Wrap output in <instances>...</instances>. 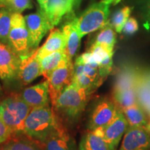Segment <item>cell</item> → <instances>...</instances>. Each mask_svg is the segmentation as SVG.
<instances>
[{
  "instance_id": "obj_1",
  "label": "cell",
  "mask_w": 150,
  "mask_h": 150,
  "mask_svg": "<svg viewBox=\"0 0 150 150\" xmlns=\"http://www.w3.org/2000/svg\"><path fill=\"white\" fill-rule=\"evenodd\" d=\"M60 124L59 117L50 106L31 108L24 121L22 134L42 145Z\"/></svg>"
},
{
  "instance_id": "obj_2",
  "label": "cell",
  "mask_w": 150,
  "mask_h": 150,
  "mask_svg": "<svg viewBox=\"0 0 150 150\" xmlns=\"http://www.w3.org/2000/svg\"><path fill=\"white\" fill-rule=\"evenodd\" d=\"M91 95L89 91L71 82L60 94L52 108L58 117L61 116L69 122L75 121L85 110Z\"/></svg>"
},
{
  "instance_id": "obj_3",
  "label": "cell",
  "mask_w": 150,
  "mask_h": 150,
  "mask_svg": "<svg viewBox=\"0 0 150 150\" xmlns=\"http://www.w3.org/2000/svg\"><path fill=\"white\" fill-rule=\"evenodd\" d=\"M31 108L20 95H13L0 102V119L13 134H22L24 123Z\"/></svg>"
},
{
  "instance_id": "obj_4",
  "label": "cell",
  "mask_w": 150,
  "mask_h": 150,
  "mask_svg": "<svg viewBox=\"0 0 150 150\" xmlns=\"http://www.w3.org/2000/svg\"><path fill=\"white\" fill-rule=\"evenodd\" d=\"M109 5L101 1L89 7L79 18L72 19L81 37L102 29L108 23Z\"/></svg>"
},
{
  "instance_id": "obj_5",
  "label": "cell",
  "mask_w": 150,
  "mask_h": 150,
  "mask_svg": "<svg viewBox=\"0 0 150 150\" xmlns=\"http://www.w3.org/2000/svg\"><path fill=\"white\" fill-rule=\"evenodd\" d=\"M11 22L8 45L21 57L29 55L33 51L29 46V33L25 19L20 13H13Z\"/></svg>"
},
{
  "instance_id": "obj_6",
  "label": "cell",
  "mask_w": 150,
  "mask_h": 150,
  "mask_svg": "<svg viewBox=\"0 0 150 150\" xmlns=\"http://www.w3.org/2000/svg\"><path fill=\"white\" fill-rule=\"evenodd\" d=\"M74 73L72 60L67 59L47 76L50 101L53 105L62 91L71 83Z\"/></svg>"
},
{
  "instance_id": "obj_7",
  "label": "cell",
  "mask_w": 150,
  "mask_h": 150,
  "mask_svg": "<svg viewBox=\"0 0 150 150\" xmlns=\"http://www.w3.org/2000/svg\"><path fill=\"white\" fill-rule=\"evenodd\" d=\"M129 128V124L122 110L117 108L115 117L107 125L93 130L101 136L110 150H117L120 142Z\"/></svg>"
},
{
  "instance_id": "obj_8",
  "label": "cell",
  "mask_w": 150,
  "mask_h": 150,
  "mask_svg": "<svg viewBox=\"0 0 150 150\" xmlns=\"http://www.w3.org/2000/svg\"><path fill=\"white\" fill-rule=\"evenodd\" d=\"M29 33V46L33 51L38 47L42 38L49 30L53 29L45 14L40 10L24 18Z\"/></svg>"
},
{
  "instance_id": "obj_9",
  "label": "cell",
  "mask_w": 150,
  "mask_h": 150,
  "mask_svg": "<svg viewBox=\"0 0 150 150\" xmlns=\"http://www.w3.org/2000/svg\"><path fill=\"white\" fill-rule=\"evenodd\" d=\"M117 108L112 98L101 99L94 106L90 115L89 130L93 131L107 125L115 117Z\"/></svg>"
},
{
  "instance_id": "obj_10",
  "label": "cell",
  "mask_w": 150,
  "mask_h": 150,
  "mask_svg": "<svg viewBox=\"0 0 150 150\" xmlns=\"http://www.w3.org/2000/svg\"><path fill=\"white\" fill-rule=\"evenodd\" d=\"M21 56L8 45L0 42V78L4 82L18 79Z\"/></svg>"
},
{
  "instance_id": "obj_11",
  "label": "cell",
  "mask_w": 150,
  "mask_h": 150,
  "mask_svg": "<svg viewBox=\"0 0 150 150\" xmlns=\"http://www.w3.org/2000/svg\"><path fill=\"white\" fill-rule=\"evenodd\" d=\"M119 150H150V131L145 127H129Z\"/></svg>"
},
{
  "instance_id": "obj_12",
  "label": "cell",
  "mask_w": 150,
  "mask_h": 150,
  "mask_svg": "<svg viewBox=\"0 0 150 150\" xmlns=\"http://www.w3.org/2000/svg\"><path fill=\"white\" fill-rule=\"evenodd\" d=\"M20 97L31 108L50 106V97L47 81L25 88Z\"/></svg>"
},
{
  "instance_id": "obj_13",
  "label": "cell",
  "mask_w": 150,
  "mask_h": 150,
  "mask_svg": "<svg viewBox=\"0 0 150 150\" xmlns=\"http://www.w3.org/2000/svg\"><path fill=\"white\" fill-rule=\"evenodd\" d=\"M42 145L45 150H77L74 139L61 123L52 131Z\"/></svg>"
},
{
  "instance_id": "obj_14",
  "label": "cell",
  "mask_w": 150,
  "mask_h": 150,
  "mask_svg": "<svg viewBox=\"0 0 150 150\" xmlns=\"http://www.w3.org/2000/svg\"><path fill=\"white\" fill-rule=\"evenodd\" d=\"M42 75L40 59L37 56V50L29 55L21 57L18 76L23 84H29Z\"/></svg>"
},
{
  "instance_id": "obj_15",
  "label": "cell",
  "mask_w": 150,
  "mask_h": 150,
  "mask_svg": "<svg viewBox=\"0 0 150 150\" xmlns=\"http://www.w3.org/2000/svg\"><path fill=\"white\" fill-rule=\"evenodd\" d=\"M140 72V68L135 67L134 65H124L117 73L112 92L135 88Z\"/></svg>"
},
{
  "instance_id": "obj_16",
  "label": "cell",
  "mask_w": 150,
  "mask_h": 150,
  "mask_svg": "<svg viewBox=\"0 0 150 150\" xmlns=\"http://www.w3.org/2000/svg\"><path fill=\"white\" fill-rule=\"evenodd\" d=\"M65 37L64 33L58 29H51L50 35L41 47L37 49V56L42 59L49 54L59 51H64Z\"/></svg>"
},
{
  "instance_id": "obj_17",
  "label": "cell",
  "mask_w": 150,
  "mask_h": 150,
  "mask_svg": "<svg viewBox=\"0 0 150 150\" xmlns=\"http://www.w3.org/2000/svg\"><path fill=\"white\" fill-rule=\"evenodd\" d=\"M72 11L69 0H49L45 14L54 28L59 23L63 16Z\"/></svg>"
},
{
  "instance_id": "obj_18",
  "label": "cell",
  "mask_w": 150,
  "mask_h": 150,
  "mask_svg": "<svg viewBox=\"0 0 150 150\" xmlns=\"http://www.w3.org/2000/svg\"><path fill=\"white\" fill-rule=\"evenodd\" d=\"M65 37V47L64 52L69 59L72 60L76 55L80 47L81 38L77 29L75 27L73 20L68 22L63 26L62 29Z\"/></svg>"
},
{
  "instance_id": "obj_19",
  "label": "cell",
  "mask_w": 150,
  "mask_h": 150,
  "mask_svg": "<svg viewBox=\"0 0 150 150\" xmlns=\"http://www.w3.org/2000/svg\"><path fill=\"white\" fill-rule=\"evenodd\" d=\"M0 150H45L40 143L29 138L17 136L6 141Z\"/></svg>"
},
{
  "instance_id": "obj_20",
  "label": "cell",
  "mask_w": 150,
  "mask_h": 150,
  "mask_svg": "<svg viewBox=\"0 0 150 150\" xmlns=\"http://www.w3.org/2000/svg\"><path fill=\"white\" fill-rule=\"evenodd\" d=\"M122 111L126 117L129 127H140L147 125L148 122L145 111L138 104L124 108Z\"/></svg>"
},
{
  "instance_id": "obj_21",
  "label": "cell",
  "mask_w": 150,
  "mask_h": 150,
  "mask_svg": "<svg viewBox=\"0 0 150 150\" xmlns=\"http://www.w3.org/2000/svg\"><path fill=\"white\" fill-rule=\"evenodd\" d=\"M79 150H110L101 136L95 131H88L82 136Z\"/></svg>"
},
{
  "instance_id": "obj_22",
  "label": "cell",
  "mask_w": 150,
  "mask_h": 150,
  "mask_svg": "<svg viewBox=\"0 0 150 150\" xmlns=\"http://www.w3.org/2000/svg\"><path fill=\"white\" fill-rule=\"evenodd\" d=\"M67 59L69 58L66 56L64 51L54 52L40 59L41 74L46 78L52 71L59 67Z\"/></svg>"
},
{
  "instance_id": "obj_23",
  "label": "cell",
  "mask_w": 150,
  "mask_h": 150,
  "mask_svg": "<svg viewBox=\"0 0 150 150\" xmlns=\"http://www.w3.org/2000/svg\"><path fill=\"white\" fill-rule=\"evenodd\" d=\"M116 42V33L115 29L108 21L106 26L101 29L97 33L92 45H102L110 52H113V48Z\"/></svg>"
},
{
  "instance_id": "obj_24",
  "label": "cell",
  "mask_w": 150,
  "mask_h": 150,
  "mask_svg": "<svg viewBox=\"0 0 150 150\" xmlns=\"http://www.w3.org/2000/svg\"><path fill=\"white\" fill-rule=\"evenodd\" d=\"M116 106L121 110L132 105L138 104L136 88L112 92V97Z\"/></svg>"
},
{
  "instance_id": "obj_25",
  "label": "cell",
  "mask_w": 150,
  "mask_h": 150,
  "mask_svg": "<svg viewBox=\"0 0 150 150\" xmlns=\"http://www.w3.org/2000/svg\"><path fill=\"white\" fill-rule=\"evenodd\" d=\"M135 88L138 104L150 116V87L140 79V74Z\"/></svg>"
},
{
  "instance_id": "obj_26",
  "label": "cell",
  "mask_w": 150,
  "mask_h": 150,
  "mask_svg": "<svg viewBox=\"0 0 150 150\" xmlns=\"http://www.w3.org/2000/svg\"><path fill=\"white\" fill-rule=\"evenodd\" d=\"M13 13L4 7L0 8V42L8 45Z\"/></svg>"
},
{
  "instance_id": "obj_27",
  "label": "cell",
  "mask_w": 150,
  "mask_h": 150,
  "mask_svg": "<svg viewBox=\"0 0 150 150\" xmlns=\"http://www.w3.org/2000/svg\"><path fill=\"white\" fill-rule=\"evenodd\" d=\"M132 8L129 6H125L120 10L116 11L112 16L110 23L112 28L117 33H121L122 31L123 27L126 23L130 16Z\"/></svg>"
},
{
  "instance_id": "obj_28",
  "label": "cell",
  "mask_w": 150,
  "mask_h": 150,
  "mask_svg": "<svg viewBox=\"0 0 150 150\" xmlns=\"http://www.w3.org/2000/svg\"><path fill=\"white\" fill-rule=\"evenodd\" d=\"M0 5L1 8H6L12 13H20L25 9L32 8L30 0H0Z\"/></svg>"
},
{
  "instance_id": "obj_29",
  "label": "cell",
  "mask_w": 150,
  "mask_h": 150,
  "mask_svg": "<svg viewBox=\"0 0 150 150\" xmlns=\"http://www.w3.org/2000/svg\"><path fill=\"white\" fill-rule=\"evenodd\" d=\"M138 30V24L134 18H129L124 25L122 32L126 35H132Z\"/></svg>"
},
{
  "instance_id": "obj_30",
  "label": "cell",
  "mask_w": 150,
  "mask_h": 150,
  "mask_svg": "<svg viewBox=\"0 0 150 150\" xmlns=\"http://www.w3.org/2000/svg\"><path fill=\"white\" fill-rule=\"evenodd\" d=\"M12 135L13 134L10 131V129L0 119V145L4 143L6 141H7Z\"/></svg>"
},
{
  "instance_id": "obj_31",
  "label": "cell",
  "mask_w": 150,
  "mask_h": 150,
  "mask_svg": "<svg viewBox=\"0 0 150 150\" xmlns=\"http://www.w3.org/2000/svg\"><path fill=\"white\" fill-rule=\"evenodd\" d=\"M145 11V22L144 26L146 29L150 30V0H147Z\"/></svg>"
},
{
  "instance_id": "obj_32",
  "label": "cell",
  "mask_w": 150,
  "mask_h": 150,
  "mask_svg": "<svg viewBox=\"0 0 150 150\" xmlns=\"http://www.w3.org/2000/svg\"><path fill=\"white\" fill-rule=\"evenodd\" d=\"M140 77L150 87V70L140 69Z\"/></svg>"
},
{
  "instance_id": "obj_33",
  "label": "cell",
  "mask_w": 150,
  "mask_h": 150,
  "mask_svg": "<svg viewBox=\"0 0 150 150\" xmlns=\"http://www.w3.org/2000/svg\"><path fill=\"white\" fill-rule=\"evenodd\" d=\"M49 0H38V2L40 4V10L42 11V12L45 13L46 10H47V6Z\"/></svg>"
},
{
  "instance_id": "obj_34",
  "label": "cell",
  "mask_w": 150,
  "mask_h": 150,
  "mask_svg": "<svg viewBox=\"0 0 150 150\" xmlns=\"http://www.w3.org/2000/svg\"><path fill=\"white\" fill-rule=\"evenodd\" d=\"M121 0H102V1H103L104 3L106 4H108V5H110V4H112L113 5H116Z\"/></svg>"
},
{
  "instance_id": "obj_35",
  "label": "cell",
  "mask_w": 150,
  "mask_h": 150,
  "mask_svg": "<svg viewBox=\"0 0 150 150\" xmlns=\"http://www.w3.org/2000/svg\"><path fill=\"white\" fill-rule=\"evenodd\" d=\"M145 127L148 129V130L150 131V119H149V121L147 122V125H146V126H145Z\"/></svg>"
},
{
  "instance_id": "obj_36",
  "label": "cell",
  "mask_w": 150,
  "mask_h": 150,
  "mask_svg": "<svg viewBox=\"0 0 150 150\" xmlns=\"http://www.w3.org/2000/svg\"><path fill=\"white\" fill-rule=\"evenodd\" d=\"M1 93H2V88H1V84H0V95H1Z\"/></svg>"
}]
</instances>
